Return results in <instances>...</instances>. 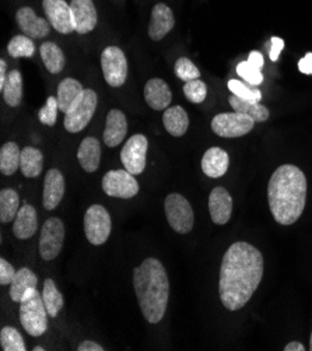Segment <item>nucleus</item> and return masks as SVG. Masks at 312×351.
I'll list each match as a JSON object with an SVG mask.
<instances>
[{
  "label": "nucleus",
  "mask_w": 312,
  "mask_h": 351,
  "mask_svg": "<svg viewBox=\"0 0 312 351\" xmlns=\"http://www.w3.org/2000/svg\"><path fill=\"white\" fill-rule=\"evenodd\" d=\"M16 21L24 35L36 40L47 37L52 27L48 20L38 17L31 8H21L16 13Z\"/></svg>",
  "instance_id": "nucleus-14"
},
{
  "label": "nucleus",
  "mask_w": 312,
  "mask_h": 351,
  "mask_svg": "<svg viewBox=\"0 0 312 351\" xmlns=\"http://www.w3.org/2000/svg\"><path fill=\"white\" fill-rule=\"evenodd\" d=\"M176 25V17L172 10L164 5L158 3L153 8L152 19L149 24V35L153 41L163 40L165 35L174 28Z\"/></svg>",
  "instance_id": "nucleus-16"
},
{
  "label": "nucleus",
  "mask_w": 312,
  "mask_h": 351,
  "mask_svg": "<svg viewBox=\"0 0 312 351\" xmlns=\"http://www.w3.org/2000/svg\"><path fill=\"white\" fill-rule=\"evenodd\" d=\"M43 8L49 24L58 32L72 34L76 31L71 3H66L64 0H44Z\"/></svg>",
  "instance_id": "nucleus-13"
},
{
  "label": "nucleus",
  "mask_w": 312,
  "mask_h": 351,
  "mask_svg": "<svg viewBox=\"0 0 312 351\" xmlns=\"http://www.w3.org/2000/svg\"><path fill=\"white\" fill-rule=\"evenodd\" d=\"M98 97L94 90H84L83 94L72 104V107L64 112L63 125L64 129L71 133L82 132L91 121L95 114Z\"/></svg>",
  "instance_id": "nucleus-5"
},
{
  "label": "nucleus",
  "mask_w": 312,
  "mask_h": 351,
  "mask_svg": "<svg viewBox=\"0 0 312 351\" xmlns=\"http://www.w3.org/2000/svg\"><path fill=\"white\" fill-rule=\"evenodd\" d=\"M163 123H164L165 130L171 136L181 137L188 132L189 118H188L187 111L182 107L176 105V107H169L164 111Z\"/></svg>",
  "instance_id": "nucleus-24"
},
{
  "label": "nucleus",
  "mask_w": 312,
  "mask_h": 351,
  "mask_svg": "<svg viewBox=\"0 0 312 351\" xmlns=\"http://www.w3.org/2000/svg\"><path fill=\"white\" fill-rule=\"evenodd\" d=\"M17 270H14V267L6 259L3 258L0 259V285L2 286L12 285Z\"/></svg>",
  "instance_id": "nucleus-41"
},
{
  "label": "nucleus",
  "mask_w": 312,
  "mask_h": 351,
  "mask_svg": "<svg viewBox=\"0 0 312 351\" xmlns=\"http://www.w3.org/2000/svg\"><path fill=\"white\" fill-rule=\"evenodd\" d=\"M64 196V178L59 169L52 168L47 172L44 181L43 204L47 210H53Z\"/></svg>",
  "instance_id": "nucleus-18"
},
{
  "label": "nucleus",
  "mask_w": 312,
  "mask_h": 351,
  "mask_svg": "<svg viewBox=\"0 0 312 351\" xmlns=\"http://www.w3.org/2000/svg\"><path fill=\"white\" fill-rule=\"evenodd\" d=\"M255 126V121L244 114L224 112L219 114L212 121V129L221 137H239L250 133Z\"/></svg>",
  "instance_id": "nucleus-10"
},
{
  "label": "nucleus",
  "mask_w": 312,
  "mask_h": 351,
  "mask_svg": "<svg viewBox=\"0 0 312 351\" xmlns=\"http://www.w3.org/2000/svg\"><path fill=\"white\" fill-rule=\"evenodd\" d=\"M8 52L12 58H31L36 53V45L27 35H16L8 45Z\"/></svg>",
  "instance_id": "nucleus-34"
},
{
  "label": "nucleus",
  "mask_w": 312,
  "mask_h": 351,
  "mask_svg": "<svg viewBox=\"0 0 312 351\" xmlns=\"http://www.w3.org/2000/svg\"><path fill=\"white\" fill-rule=\"evenodd\" d=\"M176 75L181 80H184L185 83L191 82V80H196V79L200 77L199 69L188 58H180L177 60V63H176Z\"/></svg>",
  "instance_id": "nucleus-38"
},
{
  "label": "nucleus",
  "mask_w": 312,
  "mask_h": 351,
  "mask_svg": "<svg viewBox=\"0 0 312 351\" xmlns=\"http://www.w3.org/2000/svg\"><path fill=\"white\" fill-rule=\"evenodd\" d=\"M48 311L41 293L28 291L20 302V322L24 330L32 336H43L48 329Z\"/></svg>",
  "instance_id": "nucleus-4"
},
{
  "label": "nucleus",
  "mask_w": 312,
  "mask_h": 351,
  "mask_svg": "<svg viewBox=\"0 0 312 351\" xmlns=\"http://www.w3.org/2000/svg\"><path fill=\"white\" fill-rule=\"evenodd\" d=\"M263 256L254 245L235 242L223 256L219 293L228 311L244 308L263 277Z\"/></svg>",
  "instance_id": "nucleus-1"
},
{
  "label": "nucleus",
  "mask_w": 312,
  "mask_h": 351,
  "mask_svg": "<svg viewBox=\"0 0 312 351\" xmlns=\"http://www.w3.org/2000/svg\"><path fill=\"white\" fill-rule=\"evenodd\" d=\"M20 161L21 152L16 143L9 142L0 149V172L6 177H10L20 168Z\"/></svg>",
  "instance_id": "nucleus-29"
},
{
  "label": "nucleus",
  "mask_w": 312,
  "mask_h": 351,
  "mask_svg": "<svg viewBox=\"0 0 312 351\" xmlns=\"http://www.w3.org/2000/svg\"><path fill=\"white\" fill-rule=\"evenodd\" d=\"M228 101L234 111L251 117L255 122H266L269 119V110L265 107V105L256 101L242 99L237 95H231Z\"/></svg>",
  "instance_id": "nucleus-26"
},
{
  "label": "nucleus",
  "mask_w": 312,
  "mask_h": 351,
  "mask_svg": "<svg viewBox=\"0 0 312 351\" xmlns=\"http://www.w3.org/2000/svg\"><path fill=\"white\" fill-rule=\"evenodd\" d=\"M0 344L5 351H25V343L20 332L12 326H6L0 332Z\"/></svg>",
  "instance_id": "nucleus-35"
},
{
  "label": "nucleus",
  "mask_w": 312,
  "mask_h": 351,
  "mask_svg": "<svg viewBox=\"0 0 312 351\" xmlns=\"http://www.w3.org/2000/svg\"><path fill=\"white\" fill-rule=\"evenodd\" d=\"M147 138L143 134H134L125 143L121 152V161L130 173L141 175L146 168Z\"/></svg>",
  "instance_id": "nucleus-12"
},
{
  "label": "nucleus",
  "mask_w": 312,
  "mask_h": 351,
  "mask_svg": "<svg viewBox=\"0 0 312 351\" xmlns=\"http://www.w3.org/2000/svg\"><path fill=\"white\" fill-rule=\"evenodd\" d=\"M145 99L154 111H165L169 108L172 93L168 84L161 79H152L145 87Z\"/></svg>",
  "instance_id": "nucleus-20"
},
{
  "label": "nucleus",
  "mask_w": 312,
  "mask_h": 351,
  "mask_svg": "<svg viewBox=\"0 0 312 351\" xmlns=\"http://www.w3.org/2000/svg\"><path fill=\"white\" fill-rule=\"evenodd\" d=\"M6 62L5 60H0V90L3 88L5 83H6Z\"/></svg>",
  "instance_id": "nucleus-46"
},
{
  "label": "nucleus",
  "mask_w": 312,
  "mask_h": 351,
  "mask_svg": "<svg viewBox=\"0 0 312 351\" xmlns=\"http://www.w3.org/2000/svg\"><path fill=\"white\" fill-rule=\"evenodd\" d=\"M128 133V121L122 111L111 110L107 115L106 130H104V143L108 147H117L122 143Z\"/></svg>",
  "instance_id": "nucleus-19"
},
{
  "label": "nucleus",
  "mask_w": 312,
  "mask_h": 351,
  "mask_svg": "<svg viewBox=\"0 0 312 351\" xmlns=\"http://www.w3.org/2000/svg\"><path fill=\"white\" fill-rule=\"evenodd\" d=\"M237 73L241 79H244L248 84H251L254 87L262 84V82H263V75L261 72V69L252 66L248 60L241 62L237 66Z\"/></svg>",
  "instance_id": "nucleus-37"
},
{
  "label": "nucleus",
  "mask_w": 312,
  "mask_h": 351,
  "mask_svg": "<svg viewBox=\"0 0 312 351\" xmlns=\"http://www.w3.org/2000/svg\"><path fill=\"white\" fill-rule=\"evenodd\" d=\"M230 165L228 154L220 147H211L202 158V171L209 178H221Z\"/></svg>",
  "instance_id": "nucleus-21"
},
{
  "label": "nucleus",
  "mask_w": 312,
  "mask_h": 351,
  "mask_svg": "<svg viewBox=\"0 0 312 351\" xmlns=\"http://www.w3.org/2000/svg\"><path fill=\"white\" fill-rule=\"evenodd\" d=\"M77 351H104V348L98 343H95V341L86 340V341H82L79 344Z\"/></svg>",
  "instance_id": "nucleus-44"
},
{
  "label": "nucleus",
  "mask_w": 312,
  "mask_h": 351,
  "mask_svg": "<svg viewBox=\"0 0 312 351\" xmlns=\"http://www.w3.org/2000/svg\"><path fill=\"white\" fill-rule=\"evenodd\" d=\"M2 94L9 107H19L23 98V77L19 70H12L8 75Z\"/></svg>",
  "instance_id": "nucleus-31"
},
{
  "label": "nucleus",
  "mask_w": 312,
  "mask_h": 351,
  "mask_svg": "<svg viewBox=\"0 0 312 351\" xmlns=\"http://www.w3.org/2000/svg\"><path fill=\"white\" fill-rule=\"evenodd\" d=\"M40 52H41V58H43L49 73L58 75L62 72L64 67V63H66V59H64L63 51L56 44L44 43L40 48Z\"/></svg>",
  "instance_id": "nucleus-30"
},
{
  "label": "nucleus",
  "mask_w": 312,
  "mask_h": 351,
  "mask_svg": "<svg viewBox=\"0 0 312 351\" xmlns=\"http://www.w3.org/2000/svg\"><path fill=\"white\" fill-rule=\"evenodd\" d=\"M44 156L36 147H24L21 150L20 169L25 178H37L43 171Z\"/></svg>",
  "instance_id": "nucleus-27"
},
{
  "label": "nucleus",
  "mask_w": 312,
  "mask_h": 351,
  "mask_svg": "<svg viewBox=\"0 0 312 351\" xmlns=\"http://www.w3.org/2000/svg\"><path fill=\"white\" fill-rule=\"evenodd\" d=\"M20 210V199L14 189L0 192V221L10 223L16 219Z\"/></svg>",
  "instance_id": "nucleus-32"
},
{
  "label": "nucleus",
  "mask_w": 312,
  "mask_h": 351,
  "mask_svg": "<svg viewBox=\"0 0 312 351\" xmlns=\"http://www.w3.org/2000/svg\"><path fill=\"white\" fill-rule=\"evenodd\" d=\"M228 88L232 93V95H237L242 99H251V101H256V102H259L262 99L261 90H258L256 87H251L239 80L231 79L228 82Z\"/></svg>",
  "instance_id": "nucleus-36"
},
{
  "label": "nucleus",
  "mask_w": 312,
  "mask_h": 351,
  "mask_svg": "<svg viewBox=\"0 0 312 351\" xmlns=\"http://www.w3.org/2000/svg\"><path fill=\"white\" fill-rule=\"evenodd\" d=\"M84 88L76 79H64L58 87V102L59 111L63 114L72 107V104L83 94Z\"/></svg>",
  "instance_id": "nucleus-28"
},
{
  "label": "nucleus",
  "mask_w": 312,
  "mask_h": 351,
  "mask_svg": "<svg viewBox=\"0 0 312 351\" xmlns=\"http://www.w3.org/2000/svg\"><path fill=\"white\" fill-rule=\"evenodd\" d=\"M309 348L312 351V333H311V339H309Z\"/></svg>",
  "instance_id": "nucleus-49"
},
{
  "label": "nucleus",
  "mask_w": 312,
  "mask_h": 351,
  "mask_svg": "<svg viewBox=\"0 0 312 351\" xmlns=\"http://www.w3.org/2000/svg\"><path fill=\"white\" fill-rule=\"evenodd\" d=\"M58 111H59V102L58 98L55 97H49L47 99V105L40 111L38 118L44 125L48 126H53L56 123L58 119Z\"/></svg>",
  "instance_id": "nucleus-40"
},
{
  "label": "nucleus",
  "mask_w": 312,
  "mask_h": 351,
  "mask_svg": "<svg viewBox=\"0 0 312 351\" xmlns=\"http://www.w3.org/2000/svg\"><path fill=\"white\" fill-rule=\"evenodd\" d=\"M102 189L111 197L132 199L139 193V184L128 169H114L104 175Z\"/></svg>",
  "instance_id": "nucleus-9"
},
{
  "label": "nucleus",
  "mask_w": 312,
  "mask_h": 351,
  "mask_svg": "<svg viewBox=\"0 0 312 351\" xmlns=\"http://www.w3.org/2000/svg\"><path fill=\"white\" fill-rule=\"evenodd\" d=\"M71 9L73 13L75 27L79 34H87L95 28L98 14L93 0H72Z\"/></svg>",
  "instance_id": "nucleus-17"
},
{
  "label": "nucleus",
  "mask_w": 312,
  "mask_h": 351,
  "mask_svg": "<svg viewBox=\"0 0 312 351\" xmlns=\"http://www.w3.org/2000/svg\"><path fill=\"white\" fill-rule=\"evenodd\" d=\"M165 216L171 228L178 234H189L195 224V216L191 203L180 193H171L167 196Z\"/></svg>",
  "instance_id": "nucleus-6"
},
{
  "label": "nucleus",
  "mask_w": 312,
  "mask_h": 351,
  "mask_svg": "<svg viewBox=\"0 0 312 351\" xmlns=\"http://www.w3.org/2000/svg\"><path fill=\"white\" fill-rule=\"evenodd\" d=\"M270 44H272V48H270L269 56H270L272 62H276L277 59H279L282 51L285 49V41L282 38H279V37H272Z\"/></svg>",
  "instance_id": "nucleus-42"
},
{
  "label": "nucleus",
  "mask_w": 312,
  "mask_h": 351,
  "mask_svg": "<svg viewBox=\"0 0 312 351\" xmlns=\"http://www.w3.org/2000/svg\"><path fill=\"white\" fill-rule=\"evenodd\" d=\"M248 62H250L252 66H255V67H258V69H262V67H263V55H262L261 52H258V51H252V52L250 53Z\"/></svg>",
  "instance_id": "nucleus-45"
},
{
  "label": "nucleus",
  "mask_w": 312,
  "mask_h": 351,
  "mask_svg": "<svg viewBox=\"0 0 312 351\" xmlns=\"http://www.w3.org/2000/svg\"><path fill=\"white\" fill-rule=\"evenodd\" d=\"M133 286L146 321L158 324L165 315L169 295V282L163 263L154 258L145 259L133 270Z\"/></svg>",
  "instance_id": "nucleus-3"
},
{
  "label": "nucleus",
  "mask_w": 312,
  "mask_h": 351,
  "mask_svg": "<svg viewBox=\"0 0 312 351\" xmlns=\"http://www.w3.org/2000/svg\"><path fill=\"white\" fill-rule=\"evenodd\" d=\"M111 216L108 210L101 204H93L87 208L84 215V234L90 243H106L111 234Z\"/></svg>",
  "instance_id": "nucleus-7"
},
{
  "label": "nucleus",
  "mask_w": 312,
  "mask_h": 351,
  "mask_svg": "<svg viewBox=\"0 0 312 351\" xmlns=\"http://www.w3.org/2000/svg\"><path fill=\"white\" fill-rule=\"evenodd\" d=\"M298 70L304 75H312V52H308L300 62H298Z\"/></svg>",
  "instance_id": "nucleus-43"
},
{
  "label": "nucleus",
  "mask_w": 312,
  "mask_h": 351,
  "mask_svg": "<svg viewBox=\"0 0 312 351\" xmlns=\"http://www.w3.org/2000/svg\"><path fill=\"white\" fill-rule=\"evenodd\" d=\"M209 212L215 224L224 226L230 221L232 213V199L226 188L217 186L211 192Z\"/></svg>",
  "instance_id": "nucleus-15"
},
{
  "label": "nucleus",
  "mask_w": 312,
  "mask_h": 351,
  "mask_svg": "<svg viewBox=\"0 0 312 351\" xmlns=\"http://www.w3.org/2000/svg\"><path fill=\"white\" fill-rule=\"evenodd\" d=\"M184 94L185 97L193 102V104H200L206 99V95H207V86L196 79V80H191V82H187L185 86H184Z\"/></svg>",
  "instance_id": "nucleus-39"
},
{
  "label": "nucleus",
  "mask_w": 312,
  "mask_h": 351,
  "mask_svg": "<svg viewBox=\"0 0 312 351\" xmlns=\"http://www.w3.org/2000/svg\"><path fill=\"white\" fill-rule=\"evenodd\" d=\"M43 300L44 304L47 306V311L49 313V317L56 318L59 312L63 308V297L59 293V290L56 289L53 280L52 278H47L44 282V287H43Z\"/></svg>",
  "instance_id": "nucleus-33"
},
{
  "label": "nucleus",
  "mask_w": 312,
  "mask_h": 351,
  "mask_svg": "<svg viewBox=\"0 0 312 351\" xmlns=\"http://www.w3.org/2000/svg\"><path fill=\"white\" fill-rule=\"evenodd\" d=\"M77 160L86 172H94L99 167L101 146L95 137H86L79 146Z\"/></svg>",
  "instance_id": "nucleus-23"
},
{
  "label": "nucleus",
  "mask_w": 312,
  "mask_h": 351,
  "mask_svg": "<svg viewBox=\"0 0 312 351\" xmlns=\"http://www.w3.org/2000/svg\"><path fill=\"white\" fill-rule=\"evenodd\" d=\"M101 67L104 79L111 87H121L128 77V60L118 47H108L101 53Z\"/></svg>",
  "instance_id": "nucleus-8"
},
{
  "label": "nucleus",
  "mask_w": 312,
  "mask_h": 351,
  "mask_svg": "<svg viewBox=\"0 0 312 351\" xmlns=\"http://www.w3.org/2000/svg\"><path fill=\"white\" fill-rule=\"evenodd\" d=\"M37 283H38L37 276L34 274L29 269L23 267L20 270H17L13 282L10 285V290H9L10 298L14 302L20 304L28 291L37 289Z\"/></svg>",
  "instance_id": "nucleus-25"
},
{
  "label": "nucleus",
  "mask_w": 312,
  "mask_h": 351,
  "mask_svg": "<svg viewBox=\"0 0 312 351\" xmlns=\"http://www.w3.org/2000/svg\"><path fill=\"white\" fill-rule=\"evenodd\" d=\"M267 200L273 219L282 226L294 224L307 202V178L296 165H282L270 177Z\"/></svg>",
  "instance_id": "nucleus-2"
},
{
  "label": "nucleus",
  "mask_w": 312,
  "mask_h": 351,
  "mask_svg": "<svg viewBox=\"0 0 312 351\" xmlns=\"http://www.w3.org/2000/svg\"><path fill=\"white\" fill-rule=\"evenodd\" d=\"M304 350H305L304 346L298 341H291V343L286 344V347H285V351H304Z\"/></svg>",
  "instance_id": "nucleus-47"
},
{
  "label": "nucleus",
  "mask_w": 312,
  "mask_h": 351,
  "mask_svg": "<svg viewBox=\"0 0 312 351\" xmlns=\"http://www.w3.org/2000/svg\"><path fill=\"white\" fill-rule=\"evenodd\" d=\"M34 350H36V351H44L45 348H44V347H40V346H37V347H36V348H34Z\"/></svg>",
  "instance_id": "nucleus-48"
},
{
  "label": "nucleus",
  "mask_w": 312,
  "mask_h": 351,
  "mask_svg": "<svg viewBox=\"0 0 312 351\" xmlns=\"http://www.w3.org/2000/svg\"><path fill=\"white\" fill-rule=\"evenodd\" d=\"M64 241V224L60 219H48L40 237V255L45 261L55 259L63 247Z\"/></svg>",
  "instance_id": "nucleus-11"
},
{
  "label": "nucleus",
  "mask_w": 312,
  "mask_h": 351,
  "mask_svg": "<svg viewBox=\"0 0 312 351\" xmlns=\"http://www.w3.org/2000/svg\"><path fill=\"white\" fill-rule=\"evenodd\" d=\"M38 230V217L36 208L29 204H23L14 219L13 232L19 239H29Z\"/></svg>",
  "instance_id": "nucleus-22"
}]
</instances>
